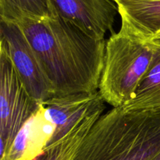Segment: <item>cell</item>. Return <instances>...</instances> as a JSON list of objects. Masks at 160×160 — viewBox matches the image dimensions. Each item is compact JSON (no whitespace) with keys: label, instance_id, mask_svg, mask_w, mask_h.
<instances>
[{"label":"cell","instance_id":"cell-2","mask_svg":"<svg viewBox=\"0 0 160 160\" xmlns=\"http://www.w3.org/2000/svg\"><path fill=\"white\" fill-rule=\"evenodd\" d=\"M160 153V108H112L95 122L72 160H152Z\"/></svg>","mask_w":160,"mask_h":160},{"label":"cell","instance_id":"cell-9","mask_svg":"<svg viewBox=\"0 0 160 160\" xmlns=\"http://www.w3.org/2000/svg\"><path fill=\"white\" fill-rule=\"evenodd\" d=\"M121 26L144 40L160 33V0H113Z\"/></svg>","mask_w":160,"mask_h":160},{"label":"cell","instance_id":"cell-10","mask_svg":"<svg viewBox=\"0 0 160 160\" xmlns=\"http://www.w3.org/2000/svg\"><path fill=\"white\" fill-rule=\"evenodd\" d=\"M104 101L100 103L62 139L48 146L33 160H72L83 140L105 110Z\"/></svg>","mask_w":160,"mask_h":160},{"label":"cell","instance_id":"cell-14","mask_svg":"<svg viewBox=\"0 0 160 160\" xmlns=\"http://www.w3.org/2000/svg\"><path fill=\"white\" fill-rule=\"evenodd\" d=\"M155 38H160V33H159V34H158L157 35H156Z\"/></svg>","mask_w":160,"mask_h":160},{"label":"cell","instance_id":"cell-7","mask_svg":"<svg viewBox=\"0 0 160 160\" xmlns=\"http://www.w3.org/2000/svg\"><path fill=\"white\" fill-rule=\"evenodd\" d=\"M103 101L99 93L97 92L52 98L47 102L44 105V115L45 119L55 125L54 133L48 146L67 136L87 114Z\"/></svg>","mask_w":160,"mask_h":160},{"label":"cell","instance_id":"cell-5","mask_svg":"<svg viewBox=\"0 0 160 160\" xmlns=\"http://www.w3.org/2000/svg\"><path fill=\"white\" fill-rule=\"evenodd\" d=\"M0 42V50L9 55L29 95L43 105L54 98L51 83L20 27L13 22L1 20Z\"/></svg>","mask_w":160,"mask_h":160},{"label":"cell","instance_id":"cell-4","mask_svg":"<svg viewBox=\"0 0 160 160\" xmlns=\"http://www.w3.org/2000/svg\"><path fill=\"white\" fill-rule=\"evenodd\" d=\"M40 105L26 90L7 53L0 50V158Z\"/></svg>","mask_w":160,"mask_h":160},{"label":"cell","instance_id":"cell-12","mask_svg":"<svg viewBox=\"0 0 160 160\" xmlns=\"http://www.w3.org/2000/svg\"><path fill=\"white\" fill-rule=\"evenodd\" d=\"M52 14L48 0H0V18L17 22L23 17L44 18Z\"/></svg>","mask_w":160,"mask_h":160},{"label":"cell","instance_id":"cell-1","mask_svg":"<svg viewBox=\"0 0 160 160\" xmlns=\"http://www.w3.org/2000/svg\"><path fill=\"white\" fill-rule=\"evenodd\" d=\"M49 80L54 98L98 92L106 39L92 37L56 13L15 22Z\"/></svg>","mask_w":160,"mask_h":160},{"label":"cell","instance_id":"cell-13","mask_svg":"<svg viewBox=\"0 0 160 160\" xmlns=\"http://www.w3.org/2000/svg\"><path fill=\"white\" fill-rule=\"evenodd\" d=\"M152 160H160V153L159 154V155H156V156L155 157V158H153Z\"/></svg>","mask_w":160,"mask_h":160},{"label":"cell","instance_id":"cell-3","mask_svg":"<svg viewBox=\"0 0 160 160\" xmlns=\"http://www.w3.org/2000/svg\"><path fill=\"white\" fill-rule=\"evenodd\" d=\"M154 53V40H144L121 26L106 43L104 65L98 93L112 108L134 97L148 72Z\"/></svg>","mask_w":160,"mask_h":160},{"label":"cell","instance_id":"cell-8","mask_svg":"<svg viewBox=\"0 0 160 160\" xmlns=\"http://www.w3.org/2000/svg\"><path fill=\"white\" fill-rule=\"evenodd\" d=\"M45 106L27 121L17 133L7 153L0 160H33L48 146L55 131V125L44 115Z\"/></svg>","mask_w":160,"mask_h":160},{"label":"cell","instance_id":"cell-11","mask_svg":"<svg viewBox=\"0 0 160 160\" xmlns=\"http://www.w3.org/2000/svg\"><path fill=\"white\" fill-rule=\"evenodd\" d=\"M154 53L148 72L138 86L134 97L121 106L125 111L160 108V38H155Z\"/></svg>","mask_w":160,"mask_h":160},{"label":"cell","instance_id":"cell-6","mask_svg":"<svg viewBox=\"0 0 160 160\" xmlns=\"http://www.w3.org/2000/svg\"><path fill=\"white\" fill-rule=\"evenodd\" d=\"M52 12L98 39L112 32L118 13L113 0H48Z\"/></svg>","mask_w":160,"mask_h":160}]
</instances>
